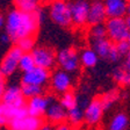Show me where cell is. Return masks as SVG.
Wrapping results in <instances>:
<instances>
[{
  "label": "cell",
  "instance_id": "ab89813d",
  "mask_svg": "<svg viewBox=\"0 0 130 130\" xmlns=\"http://www.w3.org/2000/svg\"><path fill=\"white\" fill-rule=\"evenodd\" d=\"M45 1H48V3H51V1H55V0H45Z\"/></svg>",
  "mask_w": 130,
  "mask_h": 130
},
{
  "label": "cell",
  "instance_id": "5bb4252c",
  "mask_svg": "<svg viewBox=\"0 0 130 130\" xmlns=\"http://www.w3.org/2000/svg\"><path fill=\"white\" fill-rule=\"evenodd\" d=\"M103 107L101 105L100 98L91 100L84 109V121L88 125H96L102 119Z\"/></svg>",
  "mask_w": 130,
  "mask_h": 130
},
{
  "label": "cell",
  "instance_id": "7a4b0ae2",
  "mask_svg": "<svg viewBox=\"0 0 130 130\" xmlns=\"http://www.w3.org/2000/svg\"><path fill=\"white\" fill-rule=\"evenodd\" d=\"M49 16L52 22L63 28L72 27L70 3L65 0H55L49 5Z\"/></svg>",
  "mask_w": 130,
  "mask_h": 130
},
{
  "label": "cell",
  "instance_id": "d6a6232c",
  "mask_svg": "<svg viewBox=\"0 0 130 130\" xmlns=\"http://www.w3.org/2000/svg\"><path fill=\"white\" fill-rule=\"evenodd\" d=\"M4 124H6V119H5V115H4L3 106L0 105V127Z\"/></svg>",
  "mask_w": 130,
  "mask_h": 130
},
{
  "label": "cell",
  "instance_id": "d590c367",
  "mask_svg": "<svg viewBox=\"0 0 130 130\" xmlns=\"http://www.w3.org/2000/svg\"><path fill=\"white\" fill-rule=\"evenodd\" d=\"M124 21H125V24H127V28L130 32V16L129 15H125L124 16Z\"/></svg>",
  "mask_w": 130,
  "mask_h": 130
},
{
  "label": "cell",
  "instance_id": "74e56055",
  "mask_svg": "<svg viewBox=\"0 0 130 130\" xmlns=\"http://www.w3.org/2000/svg\"><path fill=\"white\" fill-rule=\"evenodd\" d=\"M127 15L130 16V0H128V8H127Z\"/></svg>",
  "mask_w": 130,
  "mask_h": 130
},
{
  "label": "cell",
  "instance_id": "4316f807",
  "mask_svg": "<svg viewBox=\"0 0 130 130\" xmlns=\"http://www.w3.org/2000/svg\"><path fill=\"white\" fill-rule=\"evenodd\" d=\"M34 66H35V63H34V58H32L31 54L30 52H22L21 57H20V60H19L20 70L22 72H26V71L30 70Z\"/></svg>",
  "mask_w": 130,
  "mask_h": 130
},
{
  "label": "cell",
  "instance_id": "f546056e",
  "mask_svg": "<svg viewBox=\"0 0 130 130\" xmlns=\"http://www.w3.org/2000/svg\"><path fill=\"white\" fill-rule=\"evenodd\" d=\"M6 86H7V85H6V77L0 72V100H1V96H3V93H4V91H5Z\"/></svg>",
  "mask_w": 130,
  "mask_h": 130
},
{
  "label": "cell",
  "instance_id": "9a60e30c",
  "mask_svg": "<svg viewBox=\"0 0 130 130\" xmlns=\"http://www.w3.org/2000/svg\"><path fill=\"white\" fill-rule=\"evenodd\" d=\"M49 105L48 96L44 94L37 95V96H32L27 99L26 102V108L29 115L31 116H37V117H44L46 107Z\"/></svg>",
  "mask_w": 130,
  "mask_h": 130
},
{
  "label": "cell",
  "instance_id": "52a82bcc",
  "mask_svg": "<svg viewBox=\"0 0 130 130\" xmlns=\"http://www.w3.org/2000/svg\"><path fill=\"white\" fill-rule=\"evenodd\" d=\"M21 55L22 50L18 45H14L4 56V58L0 62V72L3 73L6 78L14 74L15 71L19 69V60Z\"/></svg>",
  "mask_w": 130,
  "mask_h": 130
},
{
  "label": "cell",
  "instance_id": "8fae6325",
  "mask_svg": "<svg viewBox=\"0 0 130 130\" xmlns=\"http://www.w3.org/2000/svg\"><path fill=\"white\" fill-rule=\"evenodd\" d=\"M89 3L87 0H74L70 3L72 26L77 28H84L87 26Z\"/></svg>",
  "mask_w": 130,
  "mask_h": 130
},
{
  "label": "cell",
  "instance_id": "ba28073f",
  "mask_svg": "<svg viewBox=\"0 0 130 130\" xmlns=\"http://www.w3.org/2000/svg\"><path fill=\"white\" fill-rule=\"evenodd\" d=\"M49 105L46 107L45 110V116L46 121L51 124H59L66 121L68 119V110L59 103V101L56 99L55 95H49L48 96Z\"/></svg>",
  "mask_w": 130,
  "mask_h": 130
},
{
  "label": "cell",
  "instance_id": "5b68a950",
  "mask_svg": "<svg viewBox=\"0 0 130 130\" xmlns=\"http://www.w3.org/2000/svg\"><path fill=\"white\" fill-rule=\"evenodd\" d=\"M34 63L36 66L46 69V70H52L57 65V54L51 48L48 46H35L31 51Z\"/></svg>",
  "mask_w": 130,
  "mask_h": 130
},
{
  "label": "cell",
  "instance_id": "e575fe53",
  "mask_svg": "<svg viewBox=\"0 0 130 130\" xmlns=\"http://www.w3.org/2000/svg\"><path fill=\"white\" fill-rule=\"evenodd\" d=\"M1 41H3L4 43H8V42H11V38H9V36L5 32V34L1 36Z\"/></svg>",
  "mask_w": 130,
  "mask_h": 130
},
{
  "label": "cell",
  "instance_id": "4fadbf2b",
  "mask_svg": "<svg viewBox=\"0 0 130 130\" xmlns=\"http://www.w3.org/2000/svg\"><path fill=\"white\" fill-rule=\"evenodd\" d=\"M43 117L26 115L20 119H13L6 123L9 130H38L44 123Z\"/></svg>",
  "mask_w": 130,
  "mask_h": 130
},
{
  "label": "cell",
  "instance_id": "8992f818",
  "mask_svg": "<svg viewBox=\"0 0 130 130\" xmlns=\"http://www.w3.org/2000/svg\"><path fill=\"white\" fill-rule=\"evenodd\" d=\"M50 87L55 94L62 95L63 93L69 92L72 89L73 79L70 72L62 70H55L52 74H50Z\"/></svg>",
  "mask_w": 130,
  "mask_h": 130
},
{
  "label": "cell",
  "instance_id": "f1b7e54d",
  "mask_svg": "<svg viewBox=\"0 0 130 130\" xmlns=\"http://www.w3.org/2000/svg\"><path fill=\"white\" fill-rule=\"evenodd\" d=\"M115 46H116V50L121 57L127 56V55L130 52V46H129V44H128L127 40L120 41V42L115 43Z\"/></svg>",
  "mask_w": 130,
  "mask_h": 130
},
{
  "label": "cell",
  "instance_id": "7c38bea8",
  "mask_svg": "<svg viewBox=\"0 0 130 130\" xmlns=\"http://www.w3.org/2000/svg\"><path fill=\"white\" fill-rule=\"evenodd\" d=\"M50 74L51 73H50L49 70L35 65L30 70L23 72V76L21 78V84H31V85H38V86L45 87L49 84Z\"/></svg>",
  "mask_w": 130,
  "mask_h": 130
},
{
  "label": "cell",
  "instance_id": "1f68e13d",
  "mask_svg": "<svg viewBox=\"0 0 130 130\" xmlns=\"http://www.w3.org/2000/svg\"><path fill=\"white\" fill-rule=\"evenodd\" d=\"M54 130H71V127L69 124H66V123L63 122V123H59V124L57 125Z\"/></svg>",
  "mask_w": 130,
  "mask_h": 130
},
{
  "label": "cell",
  "instance_id": "ac0fdd59",
  "mask_svg": "<svg viewBox=\"0 0 130 130\" xmlns=\"http://www.w3.org/2000/svg\"><path fill=\"white\" fill-rule=\"evenodd\" d=\"M79 62L86 69L94 68L98 64V62H99V56L92 48L84 49L81 51V54L79 55Z\"/></svg>",
  "mask_w": 130,
  "mask_h": 130
},
{
  "label": "cell",
  "instance_id": "d6986e66",
  "mask_svg": "<svg viewBox=\"0 0 130 130\" xmlns=\"http://www.w3.org/2000/svg\"><path fill=\"white\" fill-rule=\"evenodd\" d=\"M71 125H79L84 121V108L77 103L74 107L70 108L68 110V119Z\"/></svg>",
  "mask_w": 130,
  "mask_h": 130
},
{
  "label": "cell",
  "instance_id": "2e32d148",
  "mask_svg": "<svg viewBox=\"0 0 130 130\" xmlns=\"http://www.w3.org/2000/svg\"><path fill=\"white\" fill-rule=\"evenodd\" d=\"M107 14L105 11V5L102 0H93L89 3L88 15H87V24L92 26L96 23H105L107 20Z\"/></svg>",
  "mask_w": 130,
  "mask_h": 130
},
{
  "label": "cell",
  "instance_id": "30bf717a",
  "mask_svg": "<svg viewBox=\"0 0 130 130\" xmlns=\"http://www.w3.org/2000/svg\"><path fill=\"white\" fill-rule=\"evenodd\" d=\"M27 99L23 96L21 91V86L19 85H9L5 87L3 93L0 105L5 107H23L26 106Z\"/></svg>",
  "mask_w": 130,
  "mask_h": 130
},
{
  "label": "cell",
  "instance_id": "603a6c76",
  "mask_svg": "<svg viewBox=\"0 0 130 130\" xmlns=\"http://www.w3.org/2000/svg\"><path fill=\"white\" fill-rule=\"evenodd\" d=\"M113 78L119 85L130 86V74L125 72L123 66H117L113 71Z\"/></svg>",
  "mask_w": 130,
  "mask_h": 130
},
{
  "label": "cell",
  "instance_id": "83f0119b",
  "mask_svg": "<svg viewBox=\"0 0 130 130\" xmlns=\"http://www.w3.org/2000/svg\"><path fill=\"white\" fill-rule=\"evenodd\" d=\"M119 96H120V93L117 91H110V92L106 93L105 95H102L100 98V101L103 107V110H107V109L110 108L111 105L119 99Z\"/></svg>",
  "mask_w": 130,
  "mask_h": 130
},
{
  "label": "cell",
  "instance_id": "9c48e42d",
  "mask_svg": "<svg viewBox=\"0 0 130 130\" xmlns=\"http://www.w3.org/2000/svg\"><path fill=\"white\" fill-rule=\"evenodd\" d=\"M57 64L59 65V68L62 70L66 71V72L73 73L79 69V54L77 52L76 49L69 48V49H63L57 54Z\"/></svg>",
  "mask_w": 130,
  "mask_h": 130
},
{
  "label": "cell",
  "instance_id": "ffe728a7",
  "mask_svg": "<svg viewBox=\"0 0 130 130\" xmlns=\"http://www.w3.org/2000/svg\"><path fill=\"white\" fill-rule=\"evenodd\" d=\"M129 120L124 113H119L111 119L110 124H109V130H127Z\"/></svg>",
  "mask_w": 130,
  "mask_h": 130
},
{
  "label": "cell",
  "instance_id": "4dcf8cb0",
  "mask_svg": "<svg viewBox=\"0 0 130 130\" xmlns=\"http://www.w3.org/2000/svg\"><path fill=\"white\" fill-rule=\"evenodd\" d=\"M124 57H125V60H124V64H123V69L125 70V72H128L130 74V52Z\"/></svg>",
  "mask_w": 130,
  "mask_h": 130
},
{
  "label": "cell",
  "instance_id": "7402d4cb",
  "mask_svg": "<svg viewBox=\"0 0 130 130\" xmlns=\"http://www.w3.org/2000/svg\"><path fill=\"white\" fill-rule=\"evenodd\" d=\"M15 8L23 12H34L40 7L41 0H13Z\"/></svg>",
  "mask_w": 130,
  "mask_h": 130
},
{
  "label": "cell",
  "instance_id": "f35d334b",
  "mask_svg": "<svg viewBox=\"0 0 130 130\" xmlns=\"http://www.w3.org/2000/svg\"><path fill=\"white\" fill-rule=\"evenodd\" d=\"M127 42H128V44H129V46H130V34L128 35V37H127Z\"/></svg>",
  "mask_w": 130,
  "mask_h": 130
},
{
  "label": "cell",
  "instance_id": "8d00e7d4",
  "mask_svg": "<svg viewBox=\"0 0 130 130\" xmlns=\"http://www.w3.org/2000/svg\"><path fill=\"white\" fill-rule=\"evenodd\" d=\"M5 26V16L0 14V28H3Z\"/></svg>",
  "mask_w": 130,
  "mask_h": 130
},
{
  "label": "cell",
  "instance_id": "277c9868",
  "mask_svg": "<svg viewBox=\"0 0 130 130\" xmlns=\"http://www.w3.org/2000/svg\"><path fill=\"white\" fill-rule=\"evenodd\" d=\"M92 49L98 54L99 58H105L109 62H117L120 59V55L116 50L115 43L111 42L108 37L91 40Z\"/></svg>",
  "mask_w": 130,
  "mask_h": 130
},
{
  "label": "cell",
  "instance_id": "cb8c5ba5",
  "mask_svg": "<svg viewBox=\"0 0 130 130\" xmlns=\"http://www.w3.org/2000/svg\"><path fill=\"white\" fill-rule=\"evenodd\" d=\"M59 103L66 110H69L70 108H72V107H74V106L77 105V95L74 94L72 91L63 93V94L60 95Z\"/></svg>",
  "mask_w": 130,
  "mask_h": 130
},
{
  "label": "cell",
  "instance_id": "e0dca14e",
  "mask_svg": "<svg viewBox=\"0 0 130 130\" xmlns=\"http://www.w3.org/2000/svg\"><path fill=\"white\" fill-rule=\"evenodd\" d=\"M108 18H124L127 15L128 0H102Z\"/></svg>",
  "mask_w": 130,
  "mask_h": 130
},
{
  "label": "cell",
  "instance_id": "3957f363",
  "mask_svg": "<svg viewBox=\"0 0 130 130\" xmlns=\"http://www.w3.org/2000/svg\"><path fill=\"white\" fill-rule=\"evenodd\" d=\"M105 27L107 37L114 43L127 40L128 35L130 34L125 24L124 18H107L105 21Z\"/></svg>",
  "mask_w": 130,
  "mask_h": 130
},
{
  "label": "cell",
  "instance_id": "44dd1931",
  "mask_svg": "<svg viewBox=\"0 0 130 130\" xmlns=\"http://www.w3.org/2000/svg\"><path fill=\"white\" fill-rule=\"evenodd\" d=\"M21 91L22 94L26 99H29L32 96H37V95L44 94L45 87L43 86H38V85H31V84H21Z\"/></svg>",
  "mask_w": 130,
  "mask_h": 130
},
{
  "label": "cell",
  "instance_id": "836d02e7",
  "mask_svg": "<svg viewBox=\"0 0 130 130\" xmlns=\"http://www.w3.org/2000/svg\"><path fill=\"white\" fill-rule=\"evenodd\" d=\"M38 130H54V127H52L51 123H45V122H44L43 124H42V127Z\"/></svg>",
  "mask_w": 130,
  "mask_h": 130
},
{
  "label": "cell",
  "instance_id": "484cf974",
  "mask_svg": "<svg viewBox=\"0 0 130 130\" xmlns=\"http://www.w3.org/2000/svg\"><path fill=\"white\" fill-rule=\"evenodd\" d=\"M88 35H89V40H96V38L107 37L105 23H96V24L89 26Z\"/></svg>",
  "mask_w": 130,
  "mask_h": 130
},
{
  "label": "cell",
  "instance_id": "d4e9b609",
  "mask_svg": "<svg viewBox=\"0 0 130 130\" xmlns=\"http://www.w3.org/2000/svg\"><path fill=\"white\" fill-rule=\"evenodd\" d=\"M15 45H18L22 50V52H30L35 48V36H26L21 37L15 42Z\"/></svg>",
  "mask_w": 130,
  "mask_h": 130
},
{
  "label": "cell",
  "instance_id": "6da1fadb",
  "mask_svg": "<svg viewBox=\"0 0 130 130\" xmlns=\"http://www.w3.org/2000/svg\"><path fill=\"white\" fill-rule=\"evenodd\" d=\"M40 21L34 12H23L14 8L8 12L5 18V30L11 42H16L21 37L35 36L37 34Z\"/></svg>",
  "mask_w": 130,
  "mask_h": 130
}]
</instances>
